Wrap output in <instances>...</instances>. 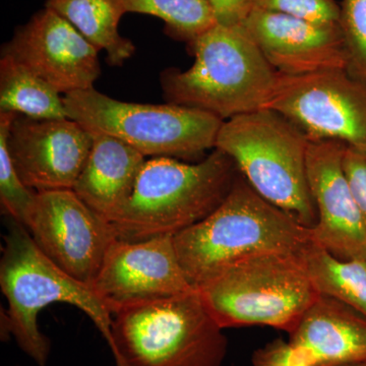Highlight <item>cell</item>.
Masks as SVG:
<instances>
[{"mask_svg": "<svg viewBox=\"0 0 366 366\" xmlns=\"http://www.w3.org/2000/svg\"><path fill=\"white\" fill-rule=\"evenodd\" d=\"M178 259L194 288L255 255L301 254L310 228L259 196L242 174L207 218L174 235Z\"/></svg>", "mask_w": 366, "mask_h": 366, "instance_id": "cell-1", "label": "cell"}, {"mask_svg": "<svg viewBox=\"0 0 366 366\" xmlns=\"http://www.w3.org/2000/svg\"><path fill=\"white\" fill-rule=\"evenodd\" d=\"M239 174L234 161L216 148L197 163L147 160L131 199L109 223L122 242L177 235L213 213Z\"/></svg>", "mask_w": 366, "mask_h": 366, "instance_id": "cell-2", "label": "cell"}, {"mask_svg": "<svg viewBox=\"0 0 366 366\" xmlns=\"http://www.w3.org/2000/svg\"><path fill=\"white\" fill-rule=\"evenodd\" d=\"M189 46L194 62L189 69L161 72L167 103L204 110L223 120L264 108L277 71L242 25L217 24Z\"/></svg>", "mask_w": 366, "mask_h": 366, "instance_id": "cell-3", "label": "cell"}, {"mask_svg": "<svg viewBox=\"0 0 366 366\" xmlns=\"http://www.w3.org/2000/svg\"><path fill=\"white\" fill-rule=\"evenodd\" d=\"M0 259V288L9 310L4 336H13L21 350L46 366L51 341L40 331L38 317L52 303H67L85 312L113 349L112 314L107 303L88 284L62 271L34 242L23 224L11 220Z\"/></svg>", "mask_w": 366, "mask_h": 366, "instance_id": "cell-4", "label": "cell"}, {"mask_svg": "<svg viewBox=\"0 0 366 366\" xmlns=\"http://www.w3.org/2000/svg\"><path fill=\"white\" fill-rule=\"evenodd\" d=\"M223 331L196 289L117 307L112 352L117 366H221L228 349Z\"/></svg>", "mask_w": 366, "mask_h": 366, "instance_id": "cell-5", "label": "cell"}, {"mask_svg": "<svg viewBox=\"0 0 366 366\" xmlns=\"http://www.w3.org/2000/svg\"><path fill=\"white\" fill-rule=\"evenodd\" d=\"M310 139L279 113L259 109L224 120L216 149L269 203L312 228L317 209L307 178Z\"/></svg>", "mask_w": 366, "mask_h": 366, "instance_id": "cell-6", "label": "cell"}, {"mask_svg": "<svg viewBox=\"0 0 366 366\" xmlns=\"http://www.w3.org/2000/svg\"><path fill=\"white\" fill-rule=\"evenodd\" d=\"M217 324L291 333L320 293L301 254H266L236 262L197 288Z\"/></svg>", "mask_w": 366, "mask_h": 366, "instance_id": "cell-7", "label": "cell"}, {"mask_svg": "<svg viewBox=\"0 0 366 366\" xmlns=\"http://www.w3.org/2000/svg\"><path fill=\"white\" fill-rule=\"evenodd\" d=\"M64 101L69 118L86 131L120 139L144 157L196 158L215 148L224 122L197 108L122 102L94 88L66 94Z\"/></svg>", "mask_w": 366, "mask_h": 366, "instance_id": "cell-8", "label": "cell"}, {"mask_svg": "<svg viewBox=\"0 0 366 366\" xmlns=\"http://www.w3.org/2000/svg\"><path fill=\"white\" fill-rule=\"evenodd\" d=\"M262 109L279 113L310 141H337L366 150V86L346 69L300 76L277 72Z\"/></svg>", "mask_w": 366, "mask_h": 366, "instance_id": "cell-9", "label": "cell"}, {"mask_svg": "<svg viewBox=\"0 0 366 366\" xmlns=\"http://www.w3.org/2000/svg\"><path fill=\"white\" fill-rule=\"evenodd\" d=\"M24 226L50 261L90 286L117 239L112 224L72 189L36 192Z\"/></svg>", "mask_w": 366, "mask_h": 366, "instance_id": "cell-10", "label": "cell"}, {"mask_svg": "<svg viewBox=\"0 0 366 366\" xmlns=\"http://www.w3.org/2000/svg\"><path fill=\"white\" fill-rule=\"evenodd\" d=\"M2 53L13 56L64 95L94 88L101 74L97 48L49 7L19 26Z\"/></svg>", "mask_w": 366, "mask_h": 366, "instance_id": "cell-11", "label": "cell"}, {"mask_svg": "<svg viewBox=\"0 0 366 366\" xmlns=\"http://www.w3.org/2000/svg\"><path fill=\"white\" fill-rule=\"evenodd\" d=\"M93 144V134L71 118L36 119L16 114L7 136L21 182L34 192L72 189Z\"/></svg>", "mask_w": 366, "mask_h": 366, "instance_id": "cell-12", "label": "cell"}, {"mask_svg": "<svg viewBox=\"0 0 366 366\" xmlns=\"http://www.w3.org/2000/svg\"><path fill=\"white\" fill-rule=\"evenodd\" d=\"M173 237L159 236L137 242L117 239L110 245L92 287L112 314L129 303L196 290L180 264Z\"/></svg>", "mask_w": 366, "mask_h": 366, "instance_id": "cell-13", "label": "cell"}, {"mask_svg": "<svg viewBox=\"0 0 366 366\" xmlns=\"http://www.w3.org/2000/svg\"><path fill=\"white\" fill-rule=\"evenodd\" d=\"M346 144L310 141L307 178L317 209L312 242L340 259L366 261V226L343 167Z\"/></svg>", "mask_w": 366, "mask_h": 366, "instance_id": "cell-14", "label": "cell"}, {"mask_svg": "<svg viewBox=\"0 0 366 366\" xmlns=\"http://www.w3.org/2000/svg\"><path fill=\"white\" fill-rule=\"evenodd\" d=\"M278 74L346 69L340 25H324L254 7L240 24Z\"/></svg>", "mask_w": 366, "mask_h": 366, "instance_id": "cell-15", "label": "cell"}, {"mask_svg": "<svg viewBox=\"0 0 366 366\" xmlns=\"http://www.w3.org/2000/svg\"><path fill=\"white\" fill-rule=\"evenodd\" d=\"M289 344L310 366H345L366 360V317L320 295L292 330Z\"/></svg>", "mask_w": 366, "mask_h": 366, "instance_id": "cell-16", "label": "cell"}, {"mask_svg": "<svg viewBox=\"0 0 366 366\" xmlns=\"http://www.w3.org/2000/svg\"><path fill=\"white\" fill-rule=\"evenodd\" d=\"M93 134V144L74 190L108 222L129 201L146 159L120 139Z\"/></svg>", "mask_w": 366, "mask_h": 366, "instance_id": "cell-17", "label": "cell"}, {"mask_svg": "<svg viewBox=\"0 0 366 366\" xmlns=\"http://www.w3.org/2000/svg\"><path fill=\"white\" fill-rule=\"evenodd\" d=\"M45 6L64 16L99 51L104 50L109 66H122L136 51L118 31L127 14L118 0H47Z\"/></svg>", "mask_w": 366, "mask_h": 366, "instance_id": "cell-18", "label": "cell"}, {"mask_svg": "<svg viewBox=\"0 0 366 366\" xmlns=\"http://www.w3.org/2000/svg\"><path fill=\"white\" fill-rule=\"evenodd\" d=\"M0 112L36 119L69 118L64 96L9 54L0 59Z\"/></svg>", "mask_w": 366, "mask_h": 366, "instance_id": "cell-19", "label": "cell"}, {"mask_svg": "<svg viewBox=\"0 0 366 366\" xmlns=\"http://www.w3.org/2000/svg\"><path fill=\"white\" fill-rule=\"evenodd\" d=\"M301 257L320 295L336 298L366 317V261L338 259L312 240Z\"/></svg>", "mask_w": 366, "mask_h": 366, "instance_id": "cell-20", "label": "cell"}, {"mask_svg": "<svg viewBox=\"0 0 366 366\" xmlns=\"http://www.w3.org/2000/svg\"><path fill=\"white\" fill-rule=\"evenodd\" d=\"M125 13L149 14L165 23L168 34L190 43L218 24L208 0H118Z\"/></svg>", "mask_w": 366, "mask_h": 366, "instance_id": "cell-21", "label": "cell"}, {"mask_svg": "<svg viewBox=\"0 0 366 366\" xmlns=\"http://www.w3.org/2000/svg\"><path fill=\"white\" fill-rule=\"evenodd\" d=\"M16 113L0 112V202L11 220L23 224L36 192L26 187L14 167L7 148V136Z\"/></svg>", "mask_w": 366, "mask_h": 366, "instance_id": "cell-22", "label": "cell"}, {"mask_svg": "<svg viewBox=\"0 0 366 366\" xmlns=\"http://www.w3.org/2000/svg\"><path fill=\"white\" fill-rule=\"evenodd\" d=\"M340 28L346 71L366 86V0H342Z\"/></svg>", "mask_w": 366, "mask_h": 366, "instance_id": "cell-23", "label": "cell"}, {"mask_svg": "<svg viewBox=\"0 0 366 366\" xmlns=\"http://www.w3.org/2000/svg\"><path fill=\"white\" fill-rule=\"evenodd\" d=\"M254 7L324 25H340L336 0H254Z\"/></svg>", "mask_w": 366, "mask_h": 366, "instance_id": "cell-24", "label": "cell"}, {"mask_svg": "<svg viewBox=\"0 0 366 366\" xmlns=\"http://www.w3.org/2000/svg\"><path fill=\"white\" fill-rule=\"evenodd\" d=\"M343 167L366 226V150L346 146Z\"/></svg>", "mask_w": 366, "mask_h": 366, "instance_id": "cell-25", "label": "cell"}, {"mask_svg": "<svg viewBox=\"0 0 366 366\" xmlns=\"http://www.w3.org/2000/svg\"><path fill=\"white\" fill-rule=\"evenodd\" d=\"M254 366H310L293 350L289 342L276 339L252 355Z\"/></svg>", "mask_w": 366, "mask_h": 366, "instance_id": "cell-26", "label": "cell"}, {"mask_svg": "<svg viewBox=\"0 0 366 366\" xmlns=\"http://www.w3.org/2000/svg\"><path fill=\"white\" fill-rule=\"evenodd\" d=\"M217 21L222 25H240L254 7V0H208Z\"/></svg>", "mask_w": 366, "mask_h": 366, "instance_id": "cell-27", "label": "cell"}, {"mask_svg": "<svg viewBox=\"0 0 366 366\" xmlns=\"http://www.w3.org/2000/svg\"><path fill=\"white\" fill-rule=\"evenodd\" d=\"M345 366H366V360L360 361V362L353 363V365H345Z\"/></svg>", "mask_w": 366, "mask_h": 366, "instance_id": "cell-28", "label": "cell"}]
</instances>
